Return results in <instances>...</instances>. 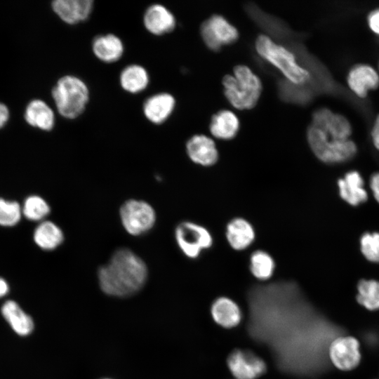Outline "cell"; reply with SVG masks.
Masks as SVG:
<instances>
[{
	"mask_svg": "<svg viewBox=\"0 0 379 379\" xmlns=\"http://www.w3.org/2000/svg\"><path fill=\"white\" fill-rule=\"evenodd\" d=\"M352 129L343 116L321 108L312 115L307 131L309 145L314 155L327 164L341 163L357 152L355 143L349 137Z\"/></svg>",
	"mask_w": 379,
	"mask_h": 379,
	"instance_id": "1",
	"label": "cell"
},
{
	"mask_svg": "<svg viewBox=\"0 0 379 379\" xmlns=\"http://www.w3.org/2000/svg\"><path fill=\"white\" fill-rule=\"evenodd\" d=\"M148 270L144 260L128 248L116 250L98 272L101 290L106 294L126 297L139 291L145 285Z\"/></svg>",
	"mask_w": 379,
	"mask_h": 379,
	"instance_id": "2",
	"label": "cell"
},
{
	"mask_svg": "<svg viewBox=\"0 0 379 379\" xmlns=\"http://www.w3.org/2000/svg\"><path fill=\"white\" fill-rule=\"evenodd\" d=\"M51 95L58 112L67 119H76L84 112L90 96L86 83L70 74L58 79Z\"/></svg>",
	"mask_w": 379,
	"mask_h": 379,
	"instance_id": "3",
	"label": "cell"
},
{
	"mask_svg": "<svg viewBox=\"0 0 379 379\" xmlns=\"http://www.w3.org/2000/svg\"><path fill=\"white\" fill-rule=\"evenodd\" d=\"M222 84L226 98L239 109L253 107L262 91L260 79L245 65L236 66L234 68V75L225 76Z\"/></svg>",
	"mask_w": 379,
	"mask_h": 379,
	"instance_id": "4",
	"label": "cell"
},
{
	"mask_svg": "<svg viewBox=\"0 0 379 379\" xmlns=\"http://www.w3.org/2000/svg\"><path fill=\"white\" fill-rule=\"evenodd\" d=\"M258 54L277 67L291 83L302 86L310 80L308 70L298 64L292 52L274 43L265 35H260L255 41Z\"/></svg>",
	"mask_w": 379,
	"mask_h": 379,
	"instance_id": "5",
	"label": "cell"
},
{
	"mask_svg": "<svg viewBox=\"0 0 379 379\" xmlns=\"http://www.w3.org/2000/svg\"><path fill=\"white\" fill-rule=\"evenodd\" d=\"M119 217L125 231L134 237L147 233L157 220L153 206L144 200L136 199H128L121 204Z\"/></svg>",
	"mask_w": 379,
	"mask_h": 379,
	"instance_id": "6",
	"label": "cell"
},
{
	"mask_svg": "<svg viewBox=\"0 0 379 379\" xmlns=\"http://www.w3.org/2000/svg\"><path fill=\"white\" fill-rule=\"evenodd\" d=\"M174 237L179 249L190 259L199 258L213 243L212 234L206 227L188 220L176 225Z\"/></svg>",
	"mask_w": 379,
	"mask_h": 379,
	"instance_id": "7",
	"label": "cell"
},
{
	"mask_svg": "<svg viewBox=\"0 0 379 379\" xmlns=\"http://www.w3.org/2000/svg\"><path fill=\"white\" fill-rule=\"evenodd\" d=\"M201 35L206 45L212 51H219L223 45L231 44L238 39V32L222 16L214 15L201 26Z\"/></svg>",
	"mask_w": 379,
	"mask_h": 379,
	"instance_id": "8",
	"label": "cell"
},
{
	"mask_svg": "<svg viewBox=\"0 0 379 379\" xmlns=\"http://www.w3.org/2000/svg\"><path fill=\"white\" fill-rule=\"evenodd\" d=\"M328 357L332 364L340 370L354 368L361 359L358 340L352 336H338L329 346Z\"/></svg>",
	"mask_w": 379,
	"mask_h": 379,
	"instance_id": "9",
	"label": "cell"
},
{
	"mask_svg": "<svg viewBox=\"0 0 379 379\" xmlns=\"http://www.w3.org/2000/svg\"><path fill=\"white\" fill-rule=\"evenodd\" d=\"M227 363L237 379H255L266 370L264 361L249 351L235 350L229 356Z\"/></svg>",
	"mask_w": 379,
	"mask_h": 379,
	"instance_id": "10",
	"label": "cell"
},
{
	"mask_svg": "<svg viewBox=\"0 0 379 379\" xmlns=\"http://www.w3.org/2000/svg\"><path fill=\"white\" fill-rule=\"evenodd\" d=\"M54 13L64 22L76 25L86 21L93 9L92 0H55L51 4Z\"/></svg>",
	"mask_w": 379,
	"mask_h": 379,
	"instance_id": "11",
	"label": "cell"
},
{
	"mask_svg": "<svg viewBox=\"0 0 379 379\" xmlns=\"http://www.w3.org/2000/svg\"><path fill=\"white\" fill-rule=\"evenodd\" d=\"M186 152L192 162L202 166H211L218 159L214 141L204 135L190 138L186 143Z\"/></svg>",
	"mask_w": 379,
	"mask_h": 379,
	"instance_id": "12",
	"label": "cell"
},
{
	"mask_svg": "<svg viewBox=\"0 0 379 379\" xmlns=\"http://www.w3.org/2000/svg\"><path fill=\"white\" fill-rule=\"evenodd\" d=\"M143 25L150 34L161 36L173 30L175 19L166 7L160 4H154L145 10Z\"/></svg>",
	"mask_w": 379,
	"mask_h": 379,
	"instance_id": "13",
	"label": "cell"
},
{
	"mask_svg": "<svg viewBox=\"0 0 379 379\" xmlns=\"http://www.w3.org/2000/svg\"><path fill=\"white\" fill-rule=\"evenodd\" d=\"M175 105L173 96L168 93H159L147 98L142 105L145 118L154 124L164 123L171 115Z\"/></svg>",
	"mask_w": 379,
	"mask_h": 379,
	"instance_id": "14",
	"label": "cell"
},
{
	"mask_svg": "<svg viewBox=\"0 0 379 379\" xmlns=\"http://www.w3.org/2000/svg\"><path fill=\"white\" fill-rule=\"evenodd\" d=\"M225 237L230 246L235 251L248 248L255 239L254 227L247 220L237 217L226 225Z\"/></svg>",
	"mask_w": 379,
	"mask_h": 379,
	"instance_id": "15",
	"label": "cell"
},
{
	"mask_svg": "<svg viewBox=\"0 0 379 379\" xmlns=\"http://www.w3.org/2000/svg\"><path fill=\"white\" fill-rule=\"evenodd\" d=\"M347 84L357 96L365 98L369 90L375 89L379 86V75L372 67L359 65L350 71Z\"/></svg>",
	"mask_w": 379,
	"mask_h": 379,
	"instance_id": "16",
	"label": "cell"
},
{
	"mask_svg": "<svg viewBox=\"0 0 379 379\" xmlns=\"http://www.w3.org/2000/svg\"><path fill=\"white\" fill-rule=\"evenodd\" d=\"M92 51L99 60L112 63L118 61L122 57L124 46L121 39L117 35L100 34L93 39Z\"/></svg>",
	"mask_w": 379,
	"mask_h": 379,
	"instance_id": "17",
	"label": "cell"
},
{
	"mask_svg": "<svg viewBox=\"0 0 379 379\" xmlns=\"http://www.w3.org/2000/svg\"><path fill=\"white\" fill-rule=\"evenodd\" d=\"M364 185L362 177L356 171L347 173L338 181L341 198L352 206H358L367 200L368 195Z\"/></svg>",
	"mask_w": 379,
	"mask_h": 379,
	"instance_id": "18",
	"label": "cell"
},
{
	"mask_svg": "<svg viewBox=\"0 0 379 379\" xmlns=\"http://www.w3.org/2000/svg\"><path fill=\"white\" fill-rule=\"evenodd\" d=\"M25 119L29 125L45 131H51L55 123L53 110L40 99L32 100L27 104Z\"/></svg>",
	"mask_w": 379,
	"mask_h": 379,
	"instance_id": "19",
	"label": "cell"
},
{
	"mask_svg": "<svg viewBox=\"0 0 379 379\" xmlns=\"http://www.w3.org/2000/svg\"><path fill=\"white\" fill-rule=\"evenodd\" d=\"M34 243L41 249L51 251L58 248L64 241L65 235L62 229L49 220L41 222L33 234Z\"/></svg>",
	"mask_w": 379,
	"mask_h": 379,
	"instance_id": "20",
	"label": "cell"
},
{
	"mask_svg": "<svg viewBox=\"0 0 379 379\" xmlns=\"http://www.w3.org/2000/svg\"><path fill=\"white\" fill-rule=\"evenodd\" d=\"M119 83L125 91L135 94L147 88L149 83V76L144 67L131 64L121 72Z\"/></svg>",
	"mask_w": 379,
	"mask_h": 379,
	"instance_id": "21",
	"label": "cell"
},
{
	"mask_svg": "<svg viewBox=\"0 0 379 379\" xmlns=\"http://www.w3.org/2000/svg\"><path fill=\"white\" fill-rule=\"evenodd\" d=\"M1 313L13 330L18 335H27L33 331L32 319L15 301H6L1 307Z\"/></svg>",
	"mask_w": 379,
	"mask_h": 379,
	"instance_id": "22",
	"label": "cell"
},
{
	"mask_svg": "<svg viewBox=\"0 0 379 379\" xmlns=\"http://www.w3.org/2000/svg\"><path fill=\"white\" fill-rule=\"evenodd\" d=\"M239 128L237 117L229 110H222L214 114L210 124L212 135L222 140L232 139L237 135Z\"/></svg>",
	"mask_w": 379,
	"mask_h": 379,
	"instance_id": "23",
	"label": "cell"
},
{
	"mask_svg": "<svg viewBox=\"0 0 379 379\" xmlns=\"http://www.w3.org/2000/svg\"><path fill=\"white\" fill-rule=\"evenodd\" d=\"M211 313L213 319L226 328L237 326L241 319V312L237 305L225 297L220 298L213 302Z\"/></svg>",
	"mask_w": 379,
	"mask_h": 379,
	"instance_id": "24",
	"label": "cell"
},
{
	"mask_svg": "<svg viewBox=\"0 0 379 379\" xmlns=\"http://www.w3.org/2000/svg\"><path fill=\"white\" fill-rule=\"evenodd\" d=\"M251 274L258 279H269L274 272L275 262L272 256L263 250L253 251L249 258Z\"/></svg>",
	"mask_w": 379,
	"mask_h": 379,
	"instance_id": "25",
	"label": "cell"
},
{
	"mask_svg": "<svg viewBox=\"0 0 379 379\" xmlns=\"http://www.w3.org/2000/svg\"><path fill=\"white\" fill-rule=\"evenodd\" d=\"M357 299L359 303L368 310H379V281L361 280L357 285Z\"/></svg>",
	"mask_w": 379,
	"mask_h": 379,
	"instance_id": "26",
	"label": "cell"
},
{
	"mask_svg": "<svg viewBox=\"0 0 379 379\" xmlns=\"http://www.w3.org/2000/svg\"><path fill=\"white\" fill-rule=\"evenodd\" d=\"M51 212L47 201L40 196L31 195L26 198L22 207V215L31 221H41Z\"/></svg>",
	"mask_w": 379,
	"mask_h": 379,
	"instance_id": "27",
	"label": "cell"
},
{
	"mask_svg": "<svg viewBox=\"0 0 379 379\" xmlns=\"http://www.w3.org/2000/svg\"><path fill=\"white\" fill-rule=\"evenodd\" d=\"M22 214V208L18 202L0 198V225H15L20 220Z\"/></svg>",
	"mask_w": 379,
	"mask_h": 379,
	"instance_id": "28",
	"label": "cell"
},
{
	"mask_svg": "<svg viewBox=\"0 0 379 379\" xmlns=\"http://www.w3.org/2000/svg\"><path fill=\"white\" fill-rule=\"evenodd\" d=\"M360 247L368 260L379 262V232L364 234L360 239Z\"/></svg>",
	"mask_w": 379,
	"mask_h": 379,
	"instance_id": "29",
	"label": "cell"
},
{
	"mask_svg": "<svg viewBox=\"0 0 379 379\" xmlns=\"http://www.w3.org/2000/svg\"><path fill=\"white\" fill-rule=\"evenodd\" d=\"M368 22L371 29L379 35V9L373 11L369 14Z\"/></svg>",
	"mask_w": 379,
	"mask_h": 379,
	"instance_id": "30",
	"label": "cell"
},
{
	"mask_svg": "<svg viewBox=\"0 0 379 379\" xmlns=\"http://www.w3.org/2000/svg\"><path fill=\"white\" fill-rule=\"evenodd\" d=\"M370 187L375 199L379 203V173H374L370 180Z\"/></svg>",
	"mask_w": 379,
	"mask_h": 379,
	"instance_id": "31",
	"label": "cell"
},
{
	"mask_svg": "<svg viewBox=\"0 0 379 379\" xmlns=\"http://www.w3.org/2000/svg\"><path fill=\"white\" fill-rule=\"evenodd\" d=\"M9 119V110L6 105L0 102V129L3 128Z\"/></svg>",
	"mask_w": 379,
	"mask_h": 379,
	"instance_id": "32",
	"label": "cell"
},
{
	"mask_svg": "<svg viewBox=\"0 0 379 379\" xmlns=\"http://www.w3.org/2000/svg\"><path fill=\"white\" fill-rule=\"evenodd\" d=\"M375 147L379 149V115L377 117L371 132Z\"/></svg>",
	"mask_w": 379,
	"mask_h": 379,
	"instance_id": "33",
	"label": "cell"
},
{
	"mask_svg": "<svg viewBox=\"0 0 379 379\" xmlns=\"http://www.w3.org/2000/svg\"><path fill=\"white\" fill-rule=\"evenodd\" d=\"M103 379H109V378H103Z\"/></svg>",
	"mask_w": 379,
	"mask_h": 379,
	"instance_id": "34",
	"label": "cell"
}]
</instances>
